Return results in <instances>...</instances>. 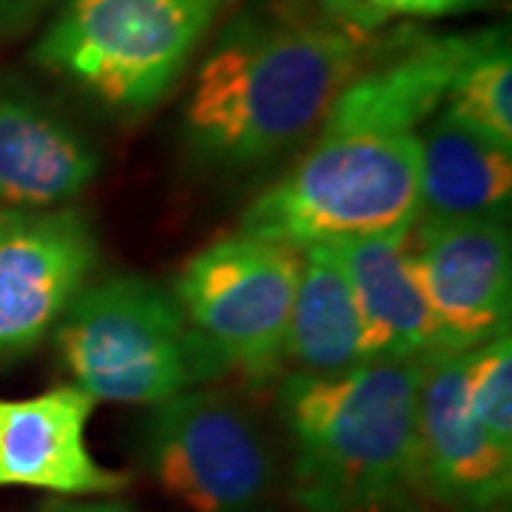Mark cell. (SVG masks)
<instances>
[{
  "label": "cell",
  "mask_w": 512,
  "mask_h": 512,
  "mask_svg": "<svg viewBox=\"0 0 512 512\" xmlns=\"http://www.w3.org/2000/svg\"><path fill=\"white\" fill-rule=\"evenodd\" d=\"M413 484L461 512L501 510L510 498L512 450L490 439L467 410L461 353L424 359Z\"/></svg>",
  "instance_id": "30bf717a"
},
{
  "label": "cell",
  "mask_w": 512,
  "mask_h": 512,
  "mask_svg": "<svg viewBox=\"0 0 512 512\" xmlns=\"http://www.w3.org/2000/svg\"><path fill=\"white\" fill-rule=\"evenodd\" d=\"M299 271V248L239 231L191 256L171 293L217 370L268 379L285 362Z\"/></svg>",
  "instance_id": "8992f818"
},
{
  "label": "cell",
  "mask_w": 512,
  "mask_h": 512,
  "mask_svg": "<svg viewBox=\"0 0 512 512\" xmlns=\"http://www.w3.org/2000/svg\"><path fill=\"white\" fill-rule=\"evenodd\" d=\"M55 342L74 387L94 402L154 407L220 373L174 293L146 276L86 285L63 313Z\"/></svg>",
  "instance_id": "277c9868"
},
{
  "label": "cell",
  "mask_w": 512,
  "mask_h": 512,
  "mask_svg": "<svg viewBox=\"0 0 512 512\" xmlns=\"http://www.w3.org/2000/svg\"><path fill=\"white\" fill-rule=\"evenodd\" d=\"M285 359L299 373H342L362 365L365 333L348 274L330 245L302 251V271L293 293Z\"/></svg>",
  "instance_id": "9a60e30c"
},
{
  "label": "cell",
  "mask_w": 512,
  "mask_h": 512,
  "mask_svg": "<svg viewBox=\"0 0 512 512\" xmlns=\"http://www.w3.org/2000/svg\"><path fill=\"white\" fill-rule=\"evenodd\" d=\"M424 359L291 373L279 413L293 444V498L308 512H367L413 484Z\"/></svg>",
  "instance_id": "7a4b0ae2"
},
{
  "label": "cell",
  "mask_w": 512,
  "mask_h": 512,
  "mask_svg": "<svg viewBox=\"0 0 512 512\" xmlns=\"http://www.w3.org/2000/svg\"><path fill=\"white\" fill-rule=\"evenodd\" d=\"M461 390L467 410L487 436L512 450V336L510 330L461 353Z\"/></svg>",
  "instance_id": "e0dca14e"
},
{
  "label": "cell",
  "mask_w": 512,
  "mask_h": 512,
  "mask_svg": "<svg viewBox=\"0 0 512 512\" xmlns=\"http://www.w3.org/2000/svg\"><path fill=\"white\" fill-rule=\"evenodd\" d=\"M146 461L165 495L191 512H256L274 458L254 416L220 390H185L154 404Z\"/></svg>",
  "instance_id": "52a82bcc"
},
{
  "label": "cell",
  "mask_w": 512,
  "mask_h": 512,
  "mask_svg": "<svg viewBox=\"0 0 512 512\" xmlns=\"http://www.w3.org/2000/svg\"><path fill=\"white\" fill-rule=\"evenodd\" d=\"M97 171V151L69 120L32 94L0 92V208H63Z\"/></svg>",
  "instance_id": "7c38bea8"
},
{
  "label": "cell",
  "mask_w": 512,
  "mask_h": 512,
  "mask_svg": "<svg viewBox=\"0 0 512 512\" xmlns=\"http://www.w3.org/2000/svg\"><path fill=\"white\" fill-rule=\"evenodd\" d=\"M222 0H66L35 60L103 106L154 109L200 49Z\"/></svg>",
  "instance_id": "5b68a950"
},
{
  "label": "cell",
  "mask_w": 512,
  "mask_h": 512,
  "mask_svg": "<svg viewBox=\"0 0 512 512\" xmlns=\"http://www.w3.org/2000/svg\"><path fill=\"white\" fill-rule=\"evenodd\" d=\"M40 0H0V20L18 18L23 12L35 9Z\"/></svg>",
  "instance_id": "44dd1931"
},
{
  "label": "cell",
  "mask_w": 512,
  "mask_h": 512,
  "mask_svg": "<svg viewBox=\"0 0 512 512\" xmlns=\"http://www.w3.org/2000/svg\"><path fill=\"white\" fill-rule=\"evenodd\" d=\"M94 404L74 384L32 399H0V487H32L63 498L126 490V473L103 467L86 444Z\"/></svg>",
  "instance_id": "8fae6325"
},
{
  "label": "cell",
  "mask_w": 512,
  "mask_h": 512,
  "mask_svg": "<svg viewBox=\"0 0 512 512\" xmlns=\"http://www.w3.org/2000/svg\"><path fill=\"white\" fill-rule=\"evenodd\" d=\"M407 234L328 242L339 254L362 319L367 362L439 356V336L410 265Z\"/></svg>",
  "instance_id": "4fadbf2b"
},
{
  "label": "cell",
  "mask_w": 512,
  "mask_h": 512,
  "mask_svg": "<svg viewBox=\"0 0 512 512\" xmlns=\"http://www.w3.org/2000/svg\"><path fill=\"white\" fill-rule=\"evenodd\" d=\"M322 6L328 9L333 18H339L345 26H350L356 9H359V0H322Z\"/></svg>",
  "instance_id": "ffe728a7"
},
{
  "label": "cell",
  "mask_w": 512,
  "mask_h": 512,
  "mask_svg": "<svg viewBox=\"0 0 512 512\" xmlns=\"http://www.w3.org/2000/svg\"><path fill=\"white\" fill-rule=\"evenodd\" d=\"M510 202L512 148L441 111L421 134L419 220L504 222Z\"/></svg>",
  "instance_id": "5bb4252c"
},
{
  "label": "cell",
  "mask_w": 512,
  "mask_h": 512,
  "mask_svg": "<svg viewBox=\"0 0 512 512\" xmlns=\"http://www.w3.org/2000/svg\"><path fill=\"white\" fill-rule=\"evenodd\" d=\"M40 512H131L126 504H120V501H52V504H46Z\"/></svg>",
  "instance_id": "d6986e66"
},
{
  "label": "cell",
  "mask_w": 512,
  "mask_h": 512,
  "mask_svg": "<svg viewBox=\"0 0 512 512\" xmlns=\"http://www.w3.org/2000/svg\"><path fill=\"white\" fill-rule=\"evenodd\" d=\"M421 134L325 117L313 146L242 214V234L291 248L387 237L419 220Z\"/></svg>",
  "instance_id": "3957f363"
},
{
  "label": "cell",
  "mask_w": 512,
  "mask_h": 512,
  "mask_svg": "<svg viewBox=\"0 0 512 512\" xmlns=\"http://www.w3.org/2000/svg\"><path fill=\"white\" fill-rule=\"evenodd\" d=\"M441 111L498 146L512 148V55L507 32H478L476 46L453 77Z\"/></svg>",
  "instance_id": "2e32d148"
},
{
  "label": "cell",
  "mask_w": 512,
  "mask_h": 512,
  "mask_svg": "<svg viewBox=\"0 0 512 512\" xmlns=\"http://www.w3.org/2000/svg\"><path fill=\"white\" fill-rule=\"evenodd\" d=\"M97 239L77 208H0V362L55 333L92 279Z\"/></svg>",
  "instance_id": "ba28073f"
},
{
  "label": "cell",
  "mask_w": 512,
  "mask_h": 512,
  "mask_svg": "<svg viewBox=\"0 0 512 512\" xmlns=\"http://www.w3.org/2000/svg\"><path fill=\"white\" fill-rule=\"evenodd\" d=\"M484 3L487 0H359L350 26L367 35L390 18H444L456 12H470Z\"/></svg>",
  "instance_id": "ac0fdd59"
},
{
  "label": "cell",
  "mask_w": 512,
  "mask_h": 512,
  "mask_svg": "<svg viewBox=\"0 0 512 512\" xmlns=\"http://www.w3.org/2000/svg\"><path fill=\"white\" fill-rule=\"evenodd\" d=\"M410 265L441 353H467L510 330L512 242L504 222L416 220Z\"/></svg>",
  "instance_id": "9c48e42d"
},
{
  "label": "cell",
  "mask_w": 512,
  "mask_h": 512,
  "mask_svg": "<svg viewBox=\"0 0 512 512\" xmlns=\"http://www.w3.org/2000/svg\"><path fill=\"white\" fill-rule=\"evenodd\" d=\"M367 66L353 26L242 18L205 55L185 106L202 163L254 168L319 131L333 100Z\"/></svg>",
  "instance_id": "6da1fadb"
}]
</instances>
